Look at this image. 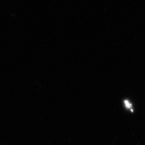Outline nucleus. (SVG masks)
Here are the masks:
<instances>
[]
</instances>
